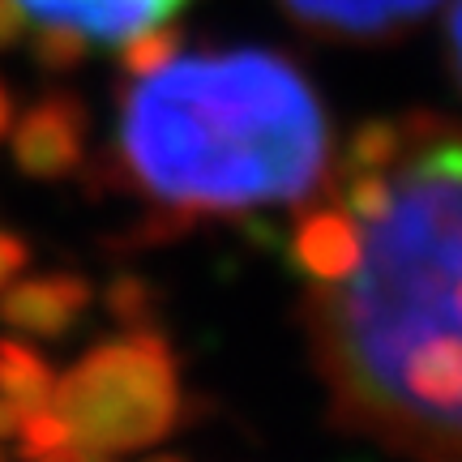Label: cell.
<instances>
[{
  "mask_svg": "<svg viewBox=\"0 0 462 462\" xmlns=\"http://www.w3.org/2000/svg\"><path fill=\"white\" fill-rule=\"evenodd\" d=\"M60 420L95 449H133L167 432L176 420L167 343L137 330L82 356L60 385Z\"/></svg>",
  "mask_w": 462,
  "mask_h": 462,
  "instance_id": "cell-3",
  "label": "cell"
},
{
  "mask_svg": "<svg viewBox=\"0 0 462 462\" xmlns=\"http://www.w3.org/2000/svg\"><path fill=\"white\" fill-rule=\"evenodd\" d=\"M176 56H180V31L167 26V22L120 43V69H125L129 78H146V73L163 69L167 60H176Z\"/></svg>",
  "mask_w": 462,
  "mask_h": 462,
  "instance_id": "cell-10",
  "label": "cell"
},
{
  "mask_svg": "<svg viewBox=\"0 0 462 462\" xmlns=\"http://www.w3.org/2000/svg\"><path fill=\"white\" fill-rule=\"evenodd\" d=\"M360 262L317 296L351 407L429 458L462 462V129L402 116L394 159L338 171Z\"/></svg>",
  "mask_w": 462,
  "mask_h": 462,
  "instance_id": "cell-1",
  "label": "cell"
},
{
  "mask_svg": "<svg viewBox=\"0 0 462 462\" xmlns=\"http://www.w3.org/2000/svg\"><path fill=\"white\" fill-rule=\"evenodd\" d=\"M0 390L17 407H39L51 398V368L17 338H0Z\"/></svg>",
  "mask_w": 462,
  "mask_h": 462,
  "instance_id": "cell-9",
  "label": "cell"
},
{
  "mask_svg": "<svg viewBox=\"0 0 462 462\" xmlns=\"http://www.w3.org/2000/svg\"><path fill=\"white\" fill-rule=\"evenodd\" d=\"M9 129H14V90L0 82V142L9 137Z\"/></svg>",
  "mask_w": 462,
  "mask_h": 462,
  "instance_id": "cell-16",
  "label": "cell"
},
{
  "mask_svg": "<svg viewBox=\"0 0 462 462\" xmlns=\"http://www.w3.org/2000/svg\"><path fill=\"white\" fill-rule=\"evenodd\" d=\"M446 43H449V65H454V78L462 86V0H454L446 22Z\"/></svg>",
  "mask_w": 462,
  "mask_h": 462,
  "instance_id": "cell-15",
  "label": "cell"
},
{
  "mask_svg": "<svg viewBox=\"0 0 462 462\" xmlns=\"http://www.w3.org/2000/svg\"><path fill=\"white\" fill-rule=\"evenodd\" d=\"M22 31H26V17H22V9H17L14 0H0V51L14 48L17 39H22Z\"/></svg>",
  "mask_w": 462,
  "mask_h": 462,
  "instance_id": "cell-14",
  "label": "cell"
},
{
  "mask_svg": "<svg viewBox=\"0 0 462 462\" xmlns=\"http://www.w3.org/2000/svg\"><path fill=\"white\" fill-rule=\"evenodd\" d=\"M103 304L116 321L125 326H146L154 317V282H146L142 274H116L103 291Z\"/></svg>",
  "mask_w": 462,
  "mask_h": 462,
  "instance_id": "cell-11",
  "label": "cell"
},
{
  "mask_svg": "<svg viewBox=\"0 0 462 462\" xmlns=\"http://www.w3.org/2000/svg\"><path fill=\"white\" fill-rule=\"evenodd\" d=\"M14 5L22 17L82 34L86 43H125L150 26H163L189 0H14Z\"/></svg>",
  "mask_w": 462,
  "mask_h": 462,
  "instance_id": "cell-6",
  "label": "cell"
},
{
  "mask_svg": "<svg viewBox=\"0 0 462 462\" xmlns=\"http://www.w3.org/2000/svg\"><path fill=\"white\" fill-rule=\"evenodd\" d=\"M90 112L73 90H51L14 120L9 154L31 180H69L86 167Z\"/></svg>",
  "mask_w": 462,
  "mask_h": 462,
  "instance_id": "cell-4",
  "label": "cell"
},
{
  "mask_svg": "<svg viewBox=\"0 0 462 462\" xmlns=\"http://www.w3.org/2000/svg\"><path fill=\"white\" fill-rule=\"evenodd\" d=\"M291 265L317 287L343 282L356 262H360V223L346 215L343 206H317L296 218L291 231Z\"/></svg>",
  "mask_w": 462,
  "mask_h": 462,
  "instance_id": "cell-8",
  "label": "cell"
},
{
  "mask_svg": "<svg viewBox=\"0 0 462 462\" xmlns=\"http://www.w3.org/2000/svg\"><path fill=\"white\" fill-rule=\"evenodd\" d=\"M86 51H90V43L82 34L56 31V26H39L31 39V56L43 73H73L86 60Z\"/></svg>",
  "mask_w": 462,
  "mask_h": 462,
  "instance_id": "cell-12",
  "label": "cell"
},
{
  "mask_svg": "<svg viewBox=\"0 0 462 462\" xmlns=\"http://www.w3.org/2000/svg\"><path fill=\"white\" fill-rule=\"evenodd\" d=\"M112 180L184 218L300 206L330 184V116L279 51H189L125 90Z\"/></svg>",
  "mask_w": 462,
  "mask_h": 462,
  "instance_id": "cell-2",
  "label": "cell"
},
{
  "mask_svg": "<svg viewBox=\"0 0 462 462\" xmlns=\"http://www.w3.org/2000/svg\"><path fill=\"white\" fill-rule=\"evenodd\" d=\"M287 17L321 39L381 43L398 39L441 5V0H279Z\"/></svg>",
  "mask_w": 462,
  "mask_h": 462,
  "instance_id": "cell-5",
  "label": "cell"
},
{
  "mask_svg": "<svg viewBox=\"0 0 462 462\" xmlns=\"http://www.w3.org/2000/svg\"><path fill=\"white\" fill-rule=\"evenodd\" d=\"M31 265V245L17 236V231H5L0 227V291Z\"/></svg>",
  "mask_w": 462,
  "mask_h": 462,
  "instance_id": "cell-13",
  "label": "cell"
},
{
  "mask_svg": "<svg viewBox=\"0 0 462 462\" xmlns=\"http://www.w3.org/2000/svg\"><path fill=\"white\" fill-rule=\"evenodd\" d=\"M90 282L73 270H51V274H31L14 279L0 296V317L22 334L34 338H60L69 334L90 309Z\"/></svg>",
  "mask_w": 462,
  "mask_h": 462,
  "instance_id": "cell-7",
  "label": "cell"
}]
</instances>
